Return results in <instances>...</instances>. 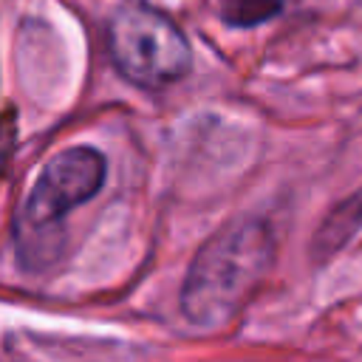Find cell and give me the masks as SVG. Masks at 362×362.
<instances>
[{
    "mask_svg": "<svg viewBox=\"0 0 362 362\" xmlns=\"http://www.w3.org/2000/svg\"><path fill=\"white\" fill-rule=\"evenodd\" d=\"M274 240L263 221H238L209 238L195 255L184 288L181 308L189 322L215 328L249 300L255 286L272 266Z\"/></svg>",
    "mask_w": 362,
    "mask_h": 362,
    "instance_id": "obj_1",
    "label": "cell"
},
{
    "mask_svg": "<svg viewBox=\"0 0 362 362\" xmlns=\"http://www.w3.org/2000/svg\"><path fill=\"white\" fill-rule=\"evenodd\" d=\"M107 51L116 71L147 90L178 82L192 62L184 34L156 8L141 3L122 6L107 23Z\"/></svg>",
    "mask_w": 362,
    "mask_h": 362,
    "instance_id": "obj_2",
    "label": "cell"
},
{
    "mask_svg": "<svg viewBox=\"0 0 362 362\" xmlns=\"http://www.w3.org/2000/svg\"><path fill=\"white\" fill-rule=\"evenodd\" d=\"M105 181V158L93 147H68L48 158L40 170L25 206L23 223L28 229H48L79 204L90 201Z\"/></svg>",
    "mask_w": 362,
    "mask_h": 362,
    "instance_id": "obj_3",
    "label": "cell"
},
{
    "mask_svg": "<svg viewBox=\"0 0 362 362\" xmlns=\"http://www.w3.org/2000/svg\"><path fill=\"white\" fill-rule=\"evenodd\" d=\"M277 11V0H223V17L232 25H252Z\"/></svg>",
    "mask_w": 362,
    "mask_h": 362,
    "instance_id": "obj_4",
    "label": "cell"
}]
</instances>
